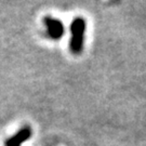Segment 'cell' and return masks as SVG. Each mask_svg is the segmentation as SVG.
<instances>
[{"label": "cell", "mask_w": 146, "mask_h": 146, "mask_svg": "<svg viewBox=\"0 0 146 146\" xmlns=\"http://www.w3.org/2000/svg\"><path fill=\"white\" fill-rule=\"evenodd\" d=\"M33 135V130L29 125H24L16 132L14 135L10 136L5 141V146H21L31 139Z\"/></svg>", "instance_id": "3"}, {"label": "cell", "mask_w": 146, "mask_h": 146, "mask_svg": "<svg viewBox=\"0 0 146 146\" xmlns=\"http://www.w3.org/2000/svg\"><path fill=\"white\" fill-rule=\"evenodd\" d=\"M43 24L46 28V35L51 40H60L64 36V24L58 19H55L53 16H44Z\"/></svg>", "instance_id": "2"}, {"label": "cell", "mask_w": 146, "mask_h": 146, "mask_svg": "<svg viewBox=\"0 0 146 146\" xmlns=\"http://www.w3.org/2000/svg\"><path fill=\"white\" fill-rule=\"evenodd\" d=\"M87 23L82 16H76L70 23V40L69 49L75 55H79L84 51L86 39Z\"/></svg>", "instance_id": "1"}]
</instances>
